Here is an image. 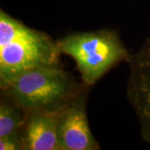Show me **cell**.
Returning a JSON list of instances; mask_svg holds the SVG:
<instances>
[{"label":"cell","mask_w":150,"mask_h":150,"mask_svg":"<svg viewBox=\"0 0 150 150\" xmlns=\"http://www.w3.org/2000/svg\"><path fill=\"white\" fill-rule=\"evenodd\" d=\"M57 41L0 12V87L28 69L59 65Z\"/></svg>","instance_id":"cell-1"},{"label":"cell","mask_w":150,"mask_h":150,"mask_svg":"<svg viewBox=\"0 0 150 150\" xmlns=\"http://www.w3.org/2000/svg\"><path fill=\"white\" fill-rule=\"evenodd\" d=\"M26 112H58L80 95L74 77L59 65L28 69L1 88Z\"/></svg>","instance_id":"cell-2"},{"label":"cell","mask_w":150,"mask_h":150,"mask_svg":"<svg viewBox=\"0 0 150 150\" xmlns=\"http://www.w3.org/2000/svg\"><path fill=\"white\" fill-rule=\"evenodd\" d=\"M57 43L61 54L74 59L86 85L93 84L118 63L128 62L131 56L118 34L106 29L70 33Z\"/></svg>","instance_id":"cell-3"},{"label":"cell","mask_w":150,"mask_h":150,"mask_svg":"<svg viewBox=\"0 0 150 150\" xmlns=\"http://www.w3.org/2000/svg\"><path fill=\"white\" fill-rule=\"evenodd\" d=\"M128 64L127 98L139 119L142 139L150 144V38Z\"/></svg>","instance_id":"cell-4"},{"label":"cell","mask_w":150,"mask_h":150,"mask_svg":"<svg viewBox=\"0 0 150 150\" xmlns=\"http://www.w3.org/2000/svg\"><path fill=\"white\" fill-rule=\"evenodd\" d=\"M58 139L60 150H98L86 114V96L81 93L59 112Z\"/></svg>","instance_id":"cell-5"},{"label":"cell","mask_w":150,"mask_h":150,"mask_svg":"<svg viewBox=\"0 0 150 150\" xmlns=\"http://www.w3.org/2000/svg\"><path fill=\"white\" fill-rule=\"evenodd\" d=\"M59 112H27L22 128L24 150H60Z\"/></svg>","instance_id":"cell-6"},{"label":"cell","mask_w":150,"mask_h":150,"mask_svg":"<svg viewBox=\"0 0 150 150\" xmlns=\"http://www.w3.org/2000/svg\"><path fill=\"white\" fill-rule=\"evenodd\" d=\"M26 112L16 103L4 98L0 102V138L21 132Z\"/></svg>","instance_id":"cell-7"},{"label":"cell","mask_w":150,"mask_h":150,"mask_svg":"<svg viewBox=\"0 0 150 150\" xmlns=\"http://www.w3.org/2000/svg\"><path fill=\"white\" fill-rule=\"evenodd\" d=\"M1 150H20L23 149V142L22 131L15 134H12L0 138Z\"/></svg>","instance_id":"cell-8"}]
</instances>
